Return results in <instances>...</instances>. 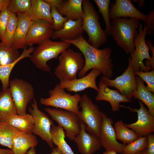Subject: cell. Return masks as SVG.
<instances>
[{
    "instance_id": "obj_1",
    "label": "cell",
    "mask_w": 154,
    "mask_h": 154,
    "mask_svg": "<svg viewBox=\"0 0 154 154\" xmlns=\"http://www.w3.org/2000/svg\"><path fill=\"white\" fill-rule=\"evenodd\" d=\"M64 41L75 46L83 55L84 65L78 74L79 78L85 76L90 70L96 69L100 71L103 76L111 79L114 74V65L111 58V48L106 47L100 49L95 48L86 40L82 35L76 39Z\"/></svg>"
},
{
    "instance_id": "obj_34",
    "label": "cell",
    "mask_w": 154,
    "mask_h": 154,
    "mask_svg": "<svg viewBox=\"0 0 154 154\" xmlns=\"http://www.w3.org/2000/svg\"><path fill=\"white\" fill-rule=\"evenodd\" d=\"M148 140L147 136L139 137L131 143L125 145L123 154H135L143 152L147 148Z\"/></svg>"
},
{
    "instance_id": "obj_6",
    "label": "cell",
    "mask_w": 154,
    "mask_h": 154,
    "mask_svg": "<svg viewBox=\"0 0 154 154\" xmlns=\"http://www.w3.org/2000/svg\"><path fill=\"white\" fill-rule=\"evenodd\" d=\"M138 33L134 39L135 49L130 54L131 64L134 72L139 71L147 72L154 69V60L149 54V48L145 40L147 35L146 25L139 23Z\"/></svg>"
},
{
    "instance_id": "obj_49",
    "label": "cell",
    "mask_w": 154,
    "mask_h": 154,
    "mask_svg": "<svg viewBox=\"0 0 154 154\" xmlns=\"http://www.w3.org/2000/svg\"><path fill=\"white\" fill-rule=\"evenodd\" d=\"M135 154H144L143 153V152H141L138 153H136Z\"/></svg>"
},
{
    "instance_id": "obj_5",
    "label": "cell",
    "mask_w": 154,
    "mask_h": 154,
    "mask_svg": "<svg viewBox=\"0 0 154 154\" xmlns=\"http://www.w3.org/2000/svg\"><path fill=\"white\" fill-rule=\"evenodd\" d=\"M71 45L64 41L46 40L35 49L30 58V60L38 68L44 72H50V68L47 62L51 59L57 58L60 54Z\"/></svg>"
},
{
    "instance_id": "obj_40",
    "label": "cell",
    "mask_w": 154,
    "mask_h": 154,
    "mask_svg": "<svg viewBox=\"0 0 154 154\" xmlns=\"http://www.w3.org/2000/svg\"><path fill=\"white\" fill-rule=\"evenodd\" d=\"M148 19L146 23V34L152 35L154 33V10L149 12Z\"/></svg>"
},
{
    "instance_id": "obj_30",
    "label": "cell",
    "mask_w": 154,
    "mask_h": 154,
    "mask_svg": "<svg viewBox=\"0 0 154 154\" xmlns=\"http://www.w3.org/2000/svg\"><path fill=\"white\" fill-rule=\"evenodd\" d=\"M114 127L117 139L124 144H129L139 137L137 133L127 127L122 120L116 122Z\"/></svg>"
},
{
    "instance_id": "obj_3",
    "label": "cell",
    "mask_w": 154,
    "mask_h": 154,
    "mask_svg": "<svg viewBox=\"0 0 154 154\" xmlns=\"http://www.w3.org/2000/svg\"><path fill=\"white\" fill-rule=\"evenodd\" d=\"M82 28L88 36V42L94 47L98 48L105 43L108 35L102 28L99 17L93 5L88 0H83Z\"/></svg>"
},
{
    "instance_id": "obj_14",
    "label": "cell",
    "mask_w": 154,
    "mask_h": 154,
    "mask_svg": "<svg viewBox=\"0 0 154 154\" xmlns=\"http://www.w3.org/2000/svg\"><path fill=\"white\" fill-rule=\"evenodd\" d=\"M102 117L99 136L101 146L106 150H113L117 153H122L125 145L117 141L112 125L113 120L103 112Z\"/></svg>"
},
{
    "instance_id": "obj_43",
    "label": "cell",
    "mask_w": 154,
    "mask_h": 154,
    "mask_svg": "<svg viewBox=\"0 0 154 154\" xmlns=\"http://www.w3.org/2000/svg\"><path fill=\"white\" fill-rule=\"evenodd\" d=\"M10 1V0H0V14L7 9Z\"/></svg>"
},
{
    "instance_id": "obj_9",
    "label": "cell",
    "mask_w": 154,
    "mask_h": 154,
    "mask_svg": "<svg viewBox=\"0 0 154 154\" xmlns=\"http://www.w3.org/2000/svg\"><path fill=\"white\" fill-rule=\"evenodd\" d=\"M9 86L17 114H26L27 105L35 96L33 86L24 80L15 78L9 81Z\"/></svg>"
},
{
    "instance_id": "obj_37",
    "label": "cell",
    "mask_w": 154,
    "mask_h": 154,
    "mask_svg": "<svg viewBox=\"0 0 154 154\" xmlns=\"http://www.w3.org/2000/svg\"><path fill=\"white\" fill-rule=\"evenodd\" d=\"M50 8L51 15L53 21V29L55 31L60 30L62 28L68 19L61 15L56 8Z\"/></svg>"
},
{
    "instance_id": "obj_38",
    "label": "cell",
    "mask_w": 154,
    "mask_h": 154,
    "mask_svg": "<svg viewBox=\"0 0 154 154\" xmlns=\"http://www.w3.org/2000/svg\"><path fill=\"white\" fill-rule=\"evenodd\" d=\"M135 75L139 77L147 84L146 87L151 92L154 93V70L150 71L143 72L139 71L134 72Z\"/></svg>"
},
{
    "instance_id": "obj_48",
    "label": "cell",
    "mask_w": 154,
    "mask_h": 154,
    "mask_svg": "<svg viewBox=\"0 0 154 154\" xmlns=\"http://www.w3.org/2000/svg\"><path fill=\"white\" fill-rule=\"evenodd\" d=\"M138 3V5L139 7H142L143 6L144 4V0L137 1Z\"/></svg>"
},
{
    "instance_id": "obj_35",
    "label": "cell",
    "mask_w": 154,
    "mask_h": 154,
    "mask_svg": "<svg viewBox=\"0 0 154 154\" xmlns=\"http://www.w3.org/2000/svg\"><path fill=\"white\" fill-rule=\"evenodd\" d=\"M99 12L102 14L106 25L105 31L108 35L111 34V24L110 17V0H94Z\"/></svg>"
},
{
    "instance_id": "obj_25",
    "label": "cell",
    "mask_w": 154,
    "mask_h": 154,
    "mask_svg": "<svg viewBox=\"0 0 154 154\" xmlns=\"http://www.w3.org/2000/svg\"><path fill=\"white\" fill-rule=\"evenodd\" d=\"M137 89L132 96L138 99L147 107L149 113L154 116V93L149 91L145 86L144 81L138 76H135Z\"/></svg>"
},
{
    "instance_id": "obj_28",
    "label": "cell",
    "mask_w": 154,
    "mask_h": 154,
    "mask_svg": "<svg viewBox=\"0 0 154 154\" xmlns=\"http://www.w3.org/2000/svg\"><path fill=\"white\" fill-rule=\"evenodd\" d=\"M35 48L27 47L24 49L19 57L14 62L9 64L0 65V80L2 85V89H5L9 86V78L11 72L15 65L21 60L26 58H30Z\"/></svg>"
},
{
    "instance_id": "obj_13",
    "label": "cell",
    "mask_w": 154,
    "mask_h": 154,
    "mask_svg": "<svg viewBox=\"0 0 154 154\" xmlns=\"http://www.w3.org/2000/svg\"><path fill=\"white\" fill-rule=\"evenodd\" d=\"M139 109H133L129 107L121 105V107L127 108L133 112H136L137 119L135 122L125 124L128 128L135 131L139 137L147 136L154 132V116L150 114L143 103L140 100Z\"/></svg>"
},
{
    "instance_id": "obj_2",
    "label": "cell",
    "mask_w": 154,
    "mask_h": 154,
    "mask_svg": "<svg viewBox=\"0 0 154 154\" xmlns=\"http://www.w3.org/2000/svg\"><path fill=\"white\" fill-rule=\"evenodd\" d=\"M139 23L138 19L127 18L114 19L111 22V35L127 54L135 50L134 39L138 33L136 29Z\"/></svg>"
},
{
    "instance_id": "obj_31",
    "label": "cell",
    "mask_w": 154,
    "mask_h": 154,
    "mask_svg": "<svg viewBox=\"0 0 154 154\" xmlns=\"http://www.w3.org/2000/svg\"><path fill=\"white\" fill-rule=\"evenodd\" d=\"M18 131L6 122H0V145L11 149Z\"/></svg>"
},
{
    "instance_id": "obj_15",
    "label": "cell",
    "mask_w": 154,
    "mask_h": 154,
    "mask_svg": "<svg viewBox=\"0 0 154 154\" xmlns=\"http://www.w3.org/2000/svg\"><path fill=\"white\" fill-rule=\"evenodd\" d=\"M110 20L129 17L146 22L149 15L139 11L134 6L131 0H116L110 8Z\"/></svg>"
},
{
    "instance_id": "obj_27",
    "label": "cell",
    "mask_w": 154,
    "mask_h": 154,
    "mask_svg": "<svg viewBox=\"0 0 154 154\" xmlns=\"http://www.w3.org/2000/svg\"><path fill=\"white\" fill-rule=\"evenodd\" d=\"M17 114L9 88L0 92V122H6L10 116Z\"/></svg>"
},
{
    "instance_id": "obj_33",
    "label": "cell",
    "mask_w": 154,
    "mask_h": 154,
    "mask_svg": "<svg viewBox=\"0 0 154 154\" xmlns=\"http://www.w3.org/2000/svg\"><path fill=\"white\" fill-rule=\"evenodd\" d=\"M20 54L18 50L5 45L0 41V65L11 63L17 59Z\"/></svg>"
},
{
    "instance_id": "obj_45",
    "label": "cell",
    "mask_w": 154,
    "mask_h": 154,
    "mask_svg": "<svg viewBox=\"0 0 154 154\" xmlns=\"http://www.w3.org/2000/svg\"><path fill=\"white\" fill-rule=\"evenodd\" d=\"M0 154H12V153L10 149L0 148Z\"/></svg>"
},
{
    "instance_id": "obj_4",
    "label": "cell",
    "mask_w": 154,
    "mask_h": 154,
    "mask_svg": "<svg viewBox=\"0 0 154 154\" xmlns=\"http://www.w3.org/2000/svg\"><path fill=\"white\" fill-rule=\"evenodd\" d=\"M58 64L54 74L60 81H70L77 78L79 72L85 63L81 52L68 48L62 52L58 57Z\"/></svg>"
},
{
    "instance_id": "obj_26",
    "label": "cell",
    "mask_w": 154,
    "mask_h": 154,
    "mask_svg": "<svg viewBox=\"0 0 154 154\" xmlns=\"http://www.w3.org/2000/svg\"><path fill=\"white\" fill-rule=\"evenodd\" d=\"M6 122L19 131L27 133H33L34 122L30 114H14L9 117Z\"/></svg>"
},
{
    "instance_id": "obj_23",
    "label": "cell",
    "mask_w": 154,
    "mask_h": 154,
    "mask_svg": "<svg viewBox=\"0 0 154 154\" xmlns=\"http://www.w3.org/2000/svg\"><path fill=\"white\" fill-rule=\"evenodd\" d=\"M31 1L30 8L27 13L31 19L33 21L43 20L53 25L50 6L44 0Z\"/></svg>"
},
{
    "instance_id": "obj_41",
    "label": "cell",
    "mask_w": 154,
    "mask_h": 154,
    "mask_svg": "<svg viewBox=\"0 0 154 154\" xmlns=\"http://www.w3.org/2000/svg\"><path fill=\"white\" fill-rule=\"evenodd\" d=\"M148 144L146 149L143 151L144 154H154V135L150 134L147 135Z\"/></svg>"
},
{
    "instance_id": "obj_10",
    "label": "cell",
    "mask_w": 154,
    "mask_h": 154,
    "mask_svg": "<svg viewBox=\"0 0 154 154\" xmlns=\"http://www.w3.org/2000/svg\"><path fill=\"white\" fill-rule=\"evenodd\" d=\"M44 110L52 119L65 130V136L70 140H73L79 133L80 129V120L76 114L61 109L46 108Z\"/></svg>"
},
{
    "instance_id": "obj_47",
    "label": "cell",
    "mask_w": 154,
    "mask_h": 154,
    "mask_svg": "<svg viewBox=\"0 0 154 154\" xmlns=\"http://www.w3.org/2000/svg\"><path fill=\"white\" fill-rule=\"evenodd\" d=\"M102 154H117V153L113 150H108L103 153Z\"/></svg>"
},
{
    "instance_id": "obj_20",
    "label": "cell",
    "mask_w": 154,
    "mask_h": 154,
    "mask_svg": "<svg viewBox=\"0 0 154 154\" xmlns=\"http://www.w3.org/2000/svg\"><path fill=\"white\" fill-rule=\"evenodd\" d=\"M84 31L82 18L76 20L68 19L62 29L54 31L51 38L60 39L62 41L73 40L82 35Z\"/></svg>"
},
{
    "instance_id": "obj_18",
    "label": "cell",
    "mask_w": 154,
    "mask_h": 154,
    "mask_svg": "<svg viewBox=\"0 0 154 154\" xmlns=\"http://www.w3.org/2000/svg\"><path fill=\"white\" fill-rule=\"evenodd\" d=\"M101 74L99 70L93 69L88 74L82 77L70 81H60L59 84L60 87L69 92H77L89 88L97 92L98 88L96 84V79Z\"/></svg>"
},
{
    "instance_id": "obj_17",
    "label": "cell",
    "mask_w": 154,
    "mask_h": 154,
    "mask_svg": "<svg viewBox=\"0 0 154 154\" xmlns=\"http://www.w3.org/2000/svg\"><path fill=\"white\" fill-rule=\"evenodd\" d=\"M52 25L42 20L33 21L31 25L25 40L26 45L32 46L39 44L52 37L54 31Z\"/></svg>"
},
{
    "instance_id": "obj_19",
    "label": "cell",
    "mask_w": 154,
    "mask_h": 154,
    "mask_svg": "<svg viewBox=\"0 0 154 154\" xmlns=\"http://www.w3.org/2000/svg\"><path fill=\"white\" fill-rule=\"evenodd\" d=\"M98 90L96 98L97 101H105L109 102L114 112L119 111L121 107V102H131L117 90L111 89L100 81Z\"/></svg>"
},
{
    "instance_id": "obj_11",
    "label": "cell",
    "mask_w": 154,
    "mask_h": 154,
    "mask_svg": "<svg viewBox=\"0 0 154 154\" xmlns=\"http://www.w3.org/2000/svg\"><path fill=\"white\" fill-rule=\"evenodd\" d=\"M100 81L108 87L116 88L121 94L131 100L137 87L135 76L131 65L130 58L128 59L127 67L121 75L113 80L102 76Z\"/></svg>"
},
{
    "instance_id": "obj_36",
    "label": "cell",
    "mask_w": 154,
    "mask_h": 154,
    "mask_svg": "<svg viewBox=\"0 0 154 154\" xmlns=\"http://www.w3.org/2000/svg\"><path fill=\"white\" fill-rule=\"evenodd\" d=\"M31 5V0H10L7 9L9 12L17 15L27 13Z\"/></svg>"
},
{
    "instance_id": "obj_24",
    "label": "cell",
    "mask_w": 154,
    "mask_h": 154,
    "mask_svg": "<svg viewBox=\"0 0 154 154\" xmlns=\"http://www.w3.org/2000/svg\"><path fill=\"white\" fill-rule=\"evenodd\" d=\"M82 2L83 0H64L62 5L56 9L68 19L76 20L82 17Z\"/></svg>"
},
{
    "instance_id": "obj_46",
    "label": "cell",
    "mask_w": 154,
    "mask_h": 154,
    "mask_svg": "<svg viewBox=\"0 0 154 154\" xmlns=\"http://www.w3.org/2000/svg\"><path fill=\"white\" fill-rule=\"evenodd\" d=\"M26 154H36V151L35 147H33L30 149L27 152Z\"/></svg>"
},
{
    "instance_id": "obj_12",
    "label": "cell",
    "mask_w": 154,
    "mask_h": 154,
    "mask_svg": "<svg viewBox=\"0 0 154 154\" xmlns=\"http://www.w3.org/2000/svg\"><path fill=\"white\" fill-rule=\"evenodd\" d=\"M28 110L34 120L33 133L41 137L50 148H53L54 144L50 133L51 128L53 124V121L46 114L39 110L35 99H34L31 107L29 108Z\"/></svg>"
},
{
    "instance_id": "obj_44",
    "label": "cell",
    "mask_w": 154,
    "mask_h": 154,
    "mask_svg": "<svg viewBox=\"0 0 154 154\" xmlns=\"http://www.w3.org/2000/svg\"><path fill=\"white\" fill-rule=\"evenodd\" d=\"M49 154H63L57 147L52 148L51 152Z\"/></svg>"
},
{
    "instance_id": "obj_16",
    "label": "cell",
    "mask_w": 154,
    "mask_h": 154,
    "mask_svg": "<svg viewBox=\"0 0 154 154\" xmlns=\"http://www.w3.org/2000/svg\"><path fill=\"white\" fill-rule=\"evenodd\" d=\"M80 132L73 140L81 154H94L102 147L99 138L88 132L86 125L82 121L80 120Z\"/></svg>"
},
{
    "instance_id": "obj_39",
    "label": "cell",
    "mask_w": 154,
    "mask_h": 154,
    "mask_svg": "<svg viewBox=\"0 0 154 154\" xmlns=\"http://www.w3.org/2000/svg\"><path fill=\"white\" fill-rule=\"evenodd\" d=\"M9 11L7 9H5L0 14V40H4L5 33L8 23Z\"/></svg>"
},
{
    "instance_id": "obj_22",
    "label": "cell",
    "mask_w": 154,
    "mask_h": 154,
    "mask_svg": "<svg viewBox=\"0 0 154 154\" xmlns=\"http://www.w3.org/2000/svg\"><path fill=\"white\" fill-rule=\"evenodd\" d=\"M38 143L36 136L32 133L18 131L10 149L12 154H26L30 149L35 147Z\"/></svg>"
},
{
    "instance_id": "obj_32",
    "label": "cell",
    "mask_w": 154,
    "mask_h": 154,
    "mask_svg": "<svg viewBox=\"0 0 154 154\" xmlns=\"http://www.w3.org/2000/svg\"><path fill=\"white\" fill-rule=\"evenodd\" d=\"M17 22V15L9 12V21L5 33L4 38L2 42L7 47H12Z\"/></svg>"
},
{
    "instance_id": "obj_21",
    "label": "cell",
    "mask_w": 154,
    "mask_h": 154,
    "mask_svg": "<svg viewBox=\"0 0 154 154\" xmlns=\"http://www.w3.org/2000/svg\"><path fill=\"white\" fill-rule=\"evenodd\" d=\"M18 22L12 47L16 49L26 47L25 40L29 28L33 22L27 13L17 15Z\"/></svg>"
},
{
    "instance_id": "obj_7",
    "label": "cell",
    "mask_w": 154,
    "mask_h": 154,
    "mask_svg": "<svg viewBox=\"0 0 154 154\" xmlns=\"http://www.w3.org/2000/svg\"><path fill=\"white\" fill-rule=\"evenodd\" d=\"M49 97L41 98L40 103L43 105L70 111L78 115L79 112L78 104L81 96L77 93L71 95L66 93L59 84L48 92Z\"/></svg>"
},
{
    "instance_id": "obj_8",
    "label": "cell",
    "mask_w": 154,
    "mask_h": 154,
    "mask_svg": "<svg viewBox=\"0 0 154 154\" xmlns=\"http://www.w3.org/2000/svg\"><path fill=\"white\" fill-rule=\"evenodd\" d=\"M79 104L81 109L77 115L80 120L86 124L88 132L99 137L103 112L86 94L81 96Z\"/></svg>"
},
{
    "instance_id": "obj_29",
    "label": "cell",
    "mask_w": 154,
    "mask_h": 154,
    "mask_svg": "<svg viewBox=\"0 0 154 154\" xmlns=\"http://www.w3.org/2000/svg\"><path fill=\"white\" fill-rule=\"evenodd\" d=\"M50 133L53 144L58 148L63 154H74L65 140L64 131L61 127L53 124L51 128Z\"/></svg>"
},
{
    "instance_id": "obj_42",
    "label": "cell",
    "mask_w": 154,
    "mask_h": 154,
    "mask_svg": "<svg viewBox=\"0 0 154 154\" xmlns=\"http://www.w3.org/2000/svg\"><path fill=\"white\" fill-rule=\"evenodd\" d=\"M50 7L56 9L62 5L64 0H44Z\"/></svg>"
}]
</instances>
